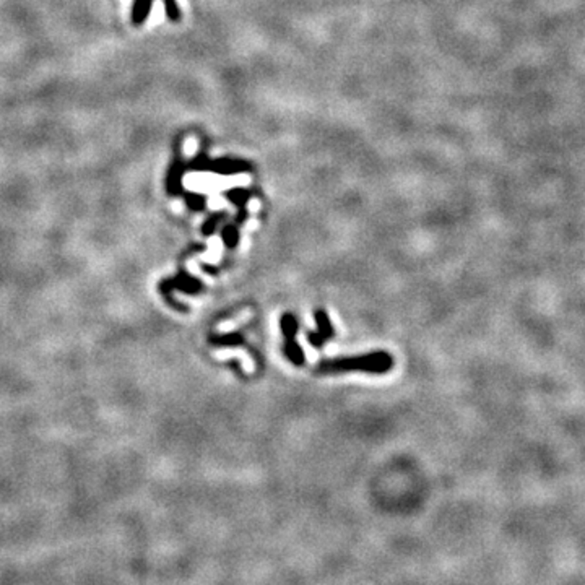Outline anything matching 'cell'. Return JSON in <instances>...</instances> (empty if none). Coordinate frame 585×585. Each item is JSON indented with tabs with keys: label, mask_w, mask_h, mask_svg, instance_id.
<instances>
[{
	"label": "cell",
	"mask_w": 585,
	"mask_h": 585,
	"mask_svg": "<svg viewBox=\"0 0 585 585\" xmlns=\"http://www.w3.org/2000/svg\"><path fill=\"white\" fill-rule=\"evenodd\" d=\"M282 330L285 335V353H287L288 359L291 361L293 364L301 366L304 363V355L301 346L294 340L298 332V322L293 314H285L282 317Z\"/></svg>",
	"instance_id": "2"
},
{
	"label": "cell",
	"mask_w": 585,
	"mask_h": 585,
	"mask_svg": "<svg viewBox=\"0 0 585 585\" xmlns=\"http://www.w3.org/2000/svg\"><path fill=\"white\" fill-rule=\"evenodd\" d=\"M316 322L319 325V330L317 332H309L307 341L312 346H316V348H321V346L325 344L327 340L332 339V337L335 335V330H334V327H332L330 319H329V316H327V312L322 311V309H319V311L316 312Z\"/></svg>",
	"instance_id": "3"
},
{
	"label": "cell",
	"mask_w": 585,
	"mask_h": 585,
	"mask_svg": "<svg viewBox=\"0 0 585 585\" xmlns=\"http://www.w3.org/2000/svg\"><path fill=\"white\" fill-rule=\"evenodd\" d=\"M151 6H153V0H134L130 20L135 26L144 25L146 22V18H149L151 12Z\"/></svg>",
	"instance_id": "5"
},
{
	"label": "cell",
	"mask_w": 585,
	"mask_h": 585,
	"mask_svg": "<svg viewBox=\"0 0 585 585\" xmlns=\"http://www.w3.org/2000/svg\"><path fill=\"white\" fill-rule=\"evenodd\" d=\"M392 356L385 351L371 353L366 356H355V358H341L323 361L317 366V373L332 374V373H346V371H364V373L384 374L392 369Z\"/></svg>",
	"instance_id": "1"
},
{
	"label": "cell",
	"mask_w": 585,
	"mask_h": 585,
	"mask_svg": "<svg viewBox=\"0 0 585 585\" xmlns=\"http://www.w3.org/2000/svg\"><path fill=\"white\" fill-rule=\"evenodd\" d=\"M183 173H184L183 163H180V161H174L169 169V178H168L169 189L173 190V192H179L180 190V178H183Z\"/></svg>",
	"instance_id": "6"
},
{
	"label": "cell",
	"mask_w": 585,
	"mask_h": 585,
	"mask_svg": "<svg viewBox=\"0 0 585 585\" xmlns=\"http://www.w3.org/2000/svg\"><path fill=\"white\" fill-rule=\"evenodd\" d=\"M164 2V10H166V17L169 18L171 22L178 23L180 22V10H179V6L176 0H163Z\"/></svg>",
	"instance_id": "7"
},
{
	"label": "cell",
	"mask_w": 585,
	"mask_h": 585,
	"mask_svg": "<svg viewBox=\"0 0 585 585\" xmlns=\"http://www.w3.org/2000/svg\"><path fill=\"white\" fill-rule=\"evenodd\" d=\"M251 163H247L244 160L237 158H220V160H207L205 171H215L218 174H237V173H246V171H251Z\"/></svg>",
	"instance_id": "4"
}]
</instances>
